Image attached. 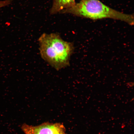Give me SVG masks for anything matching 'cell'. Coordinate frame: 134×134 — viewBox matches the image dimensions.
Wrapping results in <instances>:
<instances>
[{"instance_id": "cell-4", "label": "cell", "mask_w": 134, "mask_h": 134, "mask_svg": "<svg viewBox=\"0 0 134 134\" xmlns=\"http://www.w3.org/2000/svg\"><path fill=\"white\" fill-rule=\"evenodd\" d=\"M75 3V0H53L50 9V14L53 15L61 13L63 11L72 7Z\"/></svg>"}, {"instance_id": "cell-1", "label": "cell", "mask_w": 134, "mask_h": 134, "mask_svg": "<svg viewBox=\"0 0 134 134\" xmlns=\"http://www.w3.org/2000/svg\"><path fill=\"white\" fill-rule=\"evenodd\" d=\"M42 58L57 71L69 66L74 51L72 43L65 41L59 34L43 33L38 38Z\"/></svg>"}, {"instance_id": "cell-3", "label": "cell", "mask_w": 134, "mask_h": 134, "mask_svg": "<svg viewBox=\"0 0 134 134\" xmlns=\"http://www.w3.org/2000/svg\"><path fill=\"white\" fill-rule=\"evenodd\" d=\"M21 129L25 134H67L64 126L60 123L46 122L36 126L25 123Z\"/></svg>"}, {"instance_id": "cell-5", "label": "cell", "mask_w": 134, "mask_h": 134, "mask_svg": "<svg viewBox=\"0 0 134 134\" xmlns=\"http://www.w3.org/2000/svg\"><path fill=\"white\" fill-rule=\"evenodd\" d=\"M12 1L11 0H4L0 1V8L9 5L11 4Z\"/></svg>"}, {"instance_id": "cell-2", "label": "cell", "mask_w": 134, "mask_h": 134, "mask_svg": "<svg viewBox=\"0 0 134 134\" xmlns=\"http://www.w3.org/2000/svg\"><path fill=\"white\" fill-rule=\"evenodd\" d=\"M61 14H70L93 20L110 18L125 22L130 25H133L134 23L133 15L113 9L99 0H80Z\"/></svg>"}]
</instances>
